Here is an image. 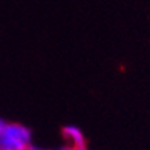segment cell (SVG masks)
<instances>
[{
  "label": "cell",
  "mask_w": 150,
  "mask_h": 150,
  "mask_svg": "<svg viewBox=\"0 0 150 150\" xmlns=\"http://www.w3.org/2000/svg\"><path fill=\"white\" fill-rule=\"evenodd\" d=\"M32 146V132L20 122L6 121L2 133V150H29Z\"/></svg>",
  "instance_id": "1"
},
{
  "label": "cell",
  "mask_w": 150,
  "mask_h": 150,
  "mask_svg": "<svg viewBox=\"0 0 150 150\" xmlns=\"http://www.w3.org/2000/svg\"><path fill=\"white\" fill-rule=\"evenodd\" d=\"M29 150H52V149H45V147H38V146H31L29 147Z\"/></svg>",
  "instance_id": "4"
},
{
  "label": "cell",
  "mask_w": 150,
  "mask_h": 150,
  "mask_svg": "<svg viewBox=\"0 0 150 150\" xmlns=\"http://www.w3.org/2000/svg\"><path fill=\"white\" fill-rule=\"evenodd\" d=\"M61 136H63L66 144L71 146L74 150H87L84 135L77 126H72V124L64 126L61 129Z\"/></svg>",
  "instance_id": "2"
},
{
  "label": "cell",
  "mask_w": 150,
  "mask_h": 150,
  "mask_svg": "<svg viewBox=\"0 0 150 150\" xmlns=\"http://www.w3.org/2000/svg\"><path fill=\"white\" fill-rule=\"evenodd\" d=\"M5 124L6 121L0 118V150H2V133H3V129H5Z\"/></svg>",
  "instance_id": "3"
}]
</instances>
